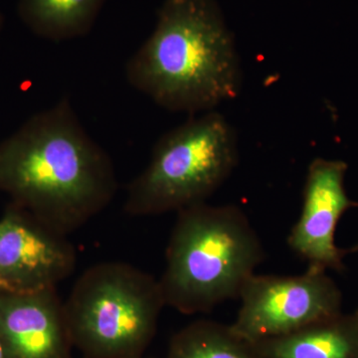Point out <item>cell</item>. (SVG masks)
<instances>
[{
	"label": "cell",
	"instance_id": "6",
	"mask_svg": "<svg viewBox=\"0 0 358 358\" xmlns=\"http://www.w3.org/2000/svg\"><path fill=\"white\" fill-rule=\"evenodd\" d=\"M233 331L250 343L286 336L343 313V294L327 271L300 275L254 274L239 296Z\"/></svg>",
	"mask_w": 358,
	"mask_h": 358
},
{
	"label": "cell",
	"instance_id": "2",
	"mask_svg": "<svg viewBox=\"0 0 358 358\" xmlns=\"http://www.w3.org/2000/svg\"><path fill=\"white\" fill-rule=\"evenodd\" d=\"M127 81L169 112H211L239 95L234 36L216 0H164L150 36L129 59Z\"/></svg>",
	"mask_w": 358,
	"mask_h": 358
},
{
	"label": "cell",
	"instance_id": "5",
	"mask_svg": "<svg viewBox=\"0 0 358 358\" xmlns=\"http://www.w3.org/2000/svg\"><path fill=\"white\" fill-rule=\"evenodd\" d=\"M238 162L237 136L215 110L192 117L155 143L143 173L129 182L124 210L154 216L203 203Z\"/></svg>",
	"mask_w": 358,
	"mask_h": 358
},
{
	"label": "cell",
	"instance_id": "11",
	"mask_svg": "<svg viewBox=\"0 0 358 358\" xmlns=\"http://www.w3.org/2000/svg\"><path fill=\"white\" fill-rule=\"evenodd\" d=\"M107 0H18L23 24L53 42L80 38L91 31Z\"/></svg>",
	"mask_w": 358,
	"mask_h": 358
},
{
	"label": "cell",
	"instance_id": "13",
	"mask_svg": "<svg viewBox=\"0 0 358 358\" xmlns=\"http://www.w3.org/2000/svg\"><path fill=\"white\" fill-rule=\"evenodd\" d=\"M3 14H2L1 11H0V30H1L2 26H3Z\"/></svg>",
	"mask_w": 358,
	"mask_h": 358
},
{
	"label": "cell",
	"instance_id": "15",
	"mask_svg": "<svg viewBox=\"0 0 358 358\" xmlns=\"http://www.w3.org/2000/svg\"><path fill=\"white\" fill-rule=\"evenodd\" d=\"M353 315H355V319H357V322H358V308H357V312H355V313H353Z\"/></svg>",
	"mask_w": 358,
	"mask_h": 358
},
{
	"label": "cell",
	"instance_id": "16",
	"mask_svg": "<svg viewBox=\"0 0 358 358\" xmlns=\"http://www.w3.org/2000/svg\"><path fill=\"white\" fill-rule=\"evenodd\" d=\"M357 249L358 250V246H357Z\"/></svg>",
	"mask_w": 358,
	"mask_h": 358
},
{
	"label": "cell",
	"instance_id": "7",
	"mask_svg": "<svg viewBox=\"0 0 358 358\" xmlns=\"http://www.w3.org/2000/svg\"><path fill=\"white\" fill-rule=\"evenodd\" d=\"M77 254L67 235L10 203L0 218V289H56L74 273Z\"/></svg>",
	"mask_w": 358,
	"mask_h": 358
},
{
	"label": "cell",
	"instance_id": "8",
	"mask_svg": "<svg viewBox=\"0 0 358 358\" xmlns=\"http://www.w3.org/2000/svg\"><path fill=\"white\" fill-rule=\"evenodd\" d=\"M346 171L343 160L315 159L308 166L300 218L288 237L289 248L308 268H345L343 259L350 251L336 246V226L345 211L358 206L346 194Z\"/></svg>",
	"mask_w": 358,
	"mask_h": 358
},
{
	"label": "cell",
	"instance_id": "3",
	"mask_svg": "<svg viewBox=\"0 0 358 358\" xmlns=\"http://www.w3.org/2000/svg\"><path fill=\"white\" fill-rule=\"evenodd\" d=\"M265 252L245 212L235 205H192L178 212L160 289L183 315L209 313L239 298Z\"/></svg>",
	"mask_w": 358,
	"mask_h": 358
},
{
	"label": "cell",
	"instance_id": "17",
	"mask_svg": "<svg viewBox=\"0 0 358 358\" xmlns=\"http://www.w3.org/2000/svg\"></svg>",
	"mask_w": 358,
	"mask_h": 358
},
{
	"label": "cell",
	"instance_id": "12",
	"mask_svg": "<svg viewBox=\"0 0 358 358\" xmlns=\"http://www.w3.org/2000/svg\"><path fill=\"white\" fill-rule=\"evenodd\" d=\"M166 358H265L254 343L232 327L212 320H196L171 338Z\"/></svg>",
	"mask_w": 358,
	"mask_h": 358
},
{
	"label": "cell",
	"instance_id": "10",
	"mask_svg": "<svg viewBox=\"0 0 358 358\" xmlns=\"http://www.w3.org/2000/svg\"><path fill=\"white\" fill-rule=\"evenodd\" d=\"M254 345L265 358H358V322L341 313Z\"/></svg>",
	"mask_w": 358,
	"mask_h": 358
},
{
	"label": "cell",
	"instance_id": "4",
	"mask_svg": "<svg viewBox=\"0 0 358 358\" xmlns=\"http://www.w3.org/2000/svg\"><path fill=\"white\" fill-rule=\"evenodd\" d=\"M159 280L122 262L92 266L64 303L73 346L86 358H143L162 308Z\"/></svg>",
	"mask_w": 358,
	"mask_h": 358
},
{
	"label": "cell",
	"instance_id": "14",
	"mask_svg": "<svg viewBox=\"0 0 358 358\" xmlns=\"http://www.w3.org/2000/svg\"><path fill=\"white\" fill-rule=\"evenodd\" d=\"M0 358H6V357H4L3 348H2L1 341H0Z\"/></svg>",
	"mask_w": 358,
	"mask_h": 358
},
{
	"label": "cell",
	"instance_id": "1",
	"mask_svg": "<svg viewBox=\"0 0 358 358\" xmlns=\"http://www.w3.org/2000/svg\"><path fill=\"white\" fill-rule=\"evenodd\" d=\"M117 189L112 159L68 98L0 141V192L67 236L101 213Z\"/></svg>",
	"mask_w": 358,
	"mask_h": 358
},
{
	"label": "cell",
	"instance_id": "9",
	"mask_svg": "<svg viewBox=\"0 0 358 358\" xmlns=\"http://www.w3.org/2000/svg\"><path fill=\"white\" fill-rule=\"evenodd\" d=\"M0 341L6 358H70L72 341L56 289H0Z\"/></svg>",
	"mask_w": 358,
	"mask_h": 358
}]
</instances>
